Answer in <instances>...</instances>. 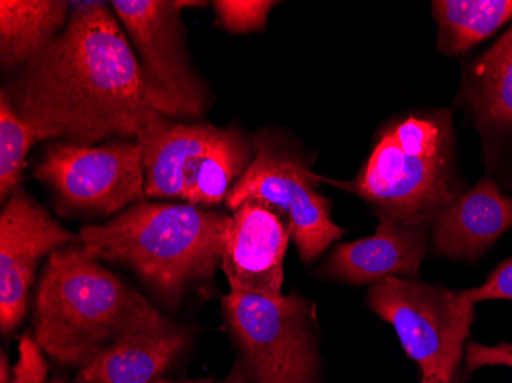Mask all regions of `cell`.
<instances>
[{
  "label": "cell",
  "mask_w": 512,
  "mask_h": 383,
  "mask_svg": "<svg viewBox=\"0 0 512 383\" xmlns=\"http://www.w3.org/2000/svg\"><path fill=\"white\" fill-rule=\"evenodd\" d=\"M192 0H112L111 7L131 42L145 100L177 122H192L212 105L211 88L192 62L181 11L204 7Z\"/></svg>",
  "instance_id": "cell-6"
},
{
  "label": "cell",
  "mask_w": 512,
  "mask_h": 383,
  "mask_svg": "<svg viewBox=\"0 0 512 383\" xmlns=\"http://www.w3.org/2000/svg\"><path fill=\"white\" fill-rule=\"evenodd\" d=\"M332 183L367 201L378 217L430 226L465 192L457 177L451 112L424 109L391 118L358 177Z\"/></svg>",
  "instance_id": "cell-4"
},
{
  "label": "cell",
  "mask_w": 512,
  "mask_h": 383,
  "mask_svg": "<svg viewBox=\"0 0 512 383\" xmlns=\"http://www.w3.org/2000/svg\"><path fill=\"white\" fill-rule=\"evenodd\" d=\"M7 94L40 140L94 146L135 138L148 106L131 42L111 2H73L60 36L8 77Z\"/></svg>",
  "instance_id": "cell-1"
},
{
  "label": "cell",
  "mask_w": 512,
  "mask_h": 383,
  "mask_svg": "<svg viewBox=\"0 0 512 383\" xmlns=\"http://www.w3.org/2000/svg\"><path fill=\"white\" fill-rule=\"evenodd\" d=\"M48 383H66V380H63V379H54V380H51V382H48Z\"/></svg>",
  "instance_id": "cell-27"
},
{
  "label": "cell",
  "mask_w": 512,
  "mask_h": 383,
  "mask_svg": "<svg viewBox=\"0 0 512 383\" xmlns=\"http://www.w3.org/2000/svg\"><path fill=\"white\" fill-rule=\"evenodd\" d=\"M217 23L232 34H249L264 31L270 10L278 2L267 0H215Z\"/></svg>",
  "instance_id": "cell-20"
},
{
  "label": "cell",
  "mask_w": 512,
  "mask_h": 383,
  "mask_svg": "<svg viewBox=\"0 0 512 383\" xmlns=\"http://www.w3.org/2000/svg\"><path fill=\"white\" fill-rule=\"evenodd\" d=\"M367 304L393 325L422 380L453 383L474 321V304L460 292L411 278L371 284Z\"/></svg>",
  "instance_id": "cell-7"
},
{
  "label": "cell",
  "mask_w": 512,
  "mask_h": 383,
  "mask_svg": "<svg viewBox=\"0 0 512 383\" xmlns=\"http://www.w3.org/2000/svg\"><path fill=\"white\" fill-rule=\"evenodd\" d=\"M230 215L186 203L138 201L103 226L80 230L83 249L137 273L166 307L189 285L211 282L223 261Z\"/></svg>",
  "instance_id": "cell-3"
},
{
  "label": "cell",
  "mask_w": 512,
  "mask_h": 383,
  "mask_svg": "<svg viewBox=\"0 0 512 383\" xmlns=\"http://www.w3.org/2000/svg\"><path fill=\"white\" fill-rule=\"evenodd\" d=\"M433 17L437 50L459 57L512 20V0H436Z\"/></svg>",
  "instance_id": "cell-18"
},
{
  "label": "cell",
  "mask_w": 512,
  "mask_h": 383,
  "mask_svg": "<svg viewBox=\"0 0 512 383\" xmlns=\"http://www.w3.org/2000/svg\"><path fill=\"white\" fill-rule=\"evenodd\" d=\"M292 233L286 213L261 198L244 201L234 210L221 261L230 290L281 298Z\"/></svg>",
  "instance_id": "cell-12"
},
{
  "label": "cell",
  "mask_w": 512,
  "mask_h": 383,
  "mask_svg": "<svg viewBox=\"0 0 512 383\" xmlns=\"http://www.w3.org/2000/svg\"><path fill=\"white\" fill-rule=\"evenodd\" d=\"M169 322L82 246L63 247L46 261L34 304V341L59 364L85 367L115 341Z\"/></svg>",
  "instance_id": "cell-2"
},
{
  "label": "cell",
  "mask_w": 512,
  "mask_h": 383,
  "mask_svg": "<svg viewBox=\"0 0 512 383\" xmlns=\"http://www.w3.org/2000/svg\"><path fill=\"white\" fill-rule=\"evenodd\" d=\"M421 383H444V382H437V380H422Z\"/></svg>",
  "instance_id": "cell-28"
},
{
  "label": "cell",
  "mask_w": 512,
  "mask_h": 383,
  "mask_svg": "<svg viewBox=\"0 0 512 383\" xmlns=\"http://www.w3.org/2000/svg\"><path fill=\"white\" fill-rule=\"evenodd\" d=\"M465 365L467 373L482 367L505 365L512 368V344H499L493 347L470 342L465 345Z\"/></svg>",
  "instance_id": "cell-23"
},
{
  "label": "cell",
  "mask_w": 512,
  "mask_h": 383,
  "mask_svg": "<svg viewBox=\"0 0 512 383\" xmlns=\"http://www.w3.org/2000/svg\"><path fill=\"white\" fill-rule=\"evenodd\" d=\"M73 2L68 0H2L0 66L8 77L27 65L65 30Z\"/></svg>",
  "instance_id": "cell-17"
},
{
  "label": "cell",
  "mask_w": 512,
  "mask_h": 383,
  "mask_svg": "<svg viewBox=\"0 0 512 383\" xmlns=\"http://www.w3.org/2000/svg\"><path fill=\"white\" fill-rule=\"evenodd\" d=\"M152 383H200V382H169V380L157 379Z\"/></svg>",
  "instance_id": "cell-26"
},
{
  "label": "cell",
  "mask_w": 512,
  "mask_h": 383,
  "mask_svg": "<svg viewBox=\"0 0 512 383\" xmlns=\"http://www.w3.org/2000/svg\"><path fill=\"white\" fill-rule=\"evenodd\" d=\"M512 229V198L493 178H483L463 192L430 223L437 255L474 261Z\"/></svg>",
  "instance_id": "cell-15"
},
{
  "label": "cell",
  "mask_w": 512,
  "mask_h": 383,
  "mask_svg": "<svg viewBox=\"0 0 512 383\" xmlns=\"http://www.w3.org/2000/svg\"><path fill=\"white\" fill-rule=\"evenodd\" d=\"M40 138L14 111L4 91L0 92V198L7 201L20 189L27 155Z\"/></svg>",
  "instance_id": "cell-19"
},
{
  "label": "cell",
  "mask_w": 512,
  "mask_h": 383,
  "mask_svg": "<svg viewBox=\"0 0 512 383\" xmlns=\"http://www.w3.org/2000/svg\"><path fill=\"white\" fill-rule=\"evenodd\" d=\"M42 351L34 338L25 334L19 342V359L7 383H45L48 365Z\"/></svg>",
  "instance_id": "cell-21"
},
{
  "label": "cell",
  "mask_w": 512,
  "mask_h": 383,
  "mask_svg": "<svg viewBox=\"0 0 512 383\" xmlns=\"http://www.w3.org/2000/svg\"><path fill=\"white\" fill-rule=\"evenodd\" d=\"M221 304L256 383H315L319 354L309 299L230 290Z\"/></svg>",
  "instance_id": "cell-8"
},
{
  "label": "cell",
  "mask_w": 512,
  "mask_h": 383,
  "mask_svg": "<svg viewBox=\"0 0 512 383\" xmlns=\"http://www.w3.org/2000/svg\"><path fill=\"white\" fill-rule=\"evenodd\" d=\"M220 383H256L249 365L244 359L235 362L234 368L227 374L226 379L221 380Z\"/></svg>",
  "instance_id": "cell-24"
},
{
  "label": "cell",
  "mask_w": 512,
  "mask_h": 383,
  "mask_svg": "<svg viewBox=\"0 0 512 383\" xmlns=\"http://www.w3.org/2000/svg\"><path fill=\"white\" fill-rule=\"evenodd\" d=\"M456 102L482 138L486 167L512 180V27L463 68Z\"/></svg>",
  "instance_id": "cell-13"
},
{
  "label": "cell",
  "mask_w": 512,
  "mask_h": 383,
  "mask_svg": "<svg viewBox=\"0 0 512 383\" xmlns=\"http://www.w3.org/2000/svg\"><path fill=\"white\" fill-rule=\"evenodd\" d=\"M468 301L482 302L503 299L512 301V256L500 262L499 266L488 275L486 281L476 289L460 290Z\"/></svg>",
  "instance_id": "cell-22"
},
{
  "label": "cell",
  "mask_w": 512,
  "mask_h": 383,
  "mask_svg": "<svg viewBox=\"0 0 512 383\" xmlns=\"http://www.w3.org/2000/svg\"><path fill=\"white\" fill-rule=\"evenodd\" d=\"M135 140L145 166V197L192 206L226 203L253 160L252 138L237 126L183 123L146 106Z\"/></svg>",
  "instance_id": "cell-5"
},
{
  "label": "cell",
  "mask_w": 512,
  "mask_h": 383,
  "mask_svg": "<svg viewBox=\"0 0 512 383\" xmlns=\"http://www.w3.org/2000/svg\"><path fill=\"white\" fill-rule=\"evenodd\" d=\"M189 345V333L169 322L129 334L103 348L85 367L77 383H152Z\"/></svg>",
  "instance_id": "cell-16"
},
{
  "label": "cell",
  "mask_w": 512,
  "mask_h": 383,
  "mask_svg": "<svg viewBox=\"0 0 512 383\" xmlns=\"http://www.w3.org/2000/svg\"><path fill=\"white\" fill-rule=\"evenodd\" d=\"M33 197L17 189L0 213V328L10 334L27 313L37 264L76 241Z\"/></svg>",
  "instance_id": "cell-11"
},
{
  "label": "cell",
  "mask_w": 512,
  "mask_h": 383,
  "mask_svg": "<svg viewBox=\"0 0 512 383\" xmlns=\"http://www.w3.org/2000/svg\"><path fill=\"white\" fill-rule=\"evenodd\" d=\"M34 178L50 187L63 215H111L146 198L143 151L135 138L100 146L54 141Z\"/></svg>",
  "instance_id": "cell-10"
},
{
  "label": "cell",
  "mask_w": 512,
  "mask_h": 383,
  "mask_svg": "<svg viewBox=\"0 0 512 383\" xmlns=\"http://www.w3.org/2000/svg\"><path fill=\"white\" fill-rule=\"evenodd\" d=\"M375 235L339 244L321 272L347 284H375L385 278L413 279L427 255L430 226L378 217Z\"/></svg>",
  "instance_id": "cell-14"
},
{
  "label": "cell",
  "mask_w": 512,
  "mask_h": 383,
  "mask_svg": "<svg viewBox=\"0 0 512 383\" xmlns=\"http://www.w3.org/2000/svg\"><path fill=\"white\" fill-rule=\"evenodd\" d=\"M253 160L230 190L226 206L232 212L244 201L261 198L283 210L292 221V239L299 258L316 261L344 229L332 220V200L319 194L318 180L306 158L279 132L263 129L252 138Z\"/></svg>",
  "instance_id": "cell-9"
},
{
  "label": "cell",
  "mask_w": 512,
  "mask_h": 383,
  "mask_svg": "<svg viewBox=\"0 0 512 383\" xmlns=\"http://www.w3.org/2000/svg\"><path fill=\"white\" fill-rule=\"evenodd\" d=\"M0 373H2L0 383H7L8 379L11 377V373H13V368L8 367V359L4 351H2V361H0Z\"/></svg>",
  "instance_id": "cell-25"
}]
</instances>
